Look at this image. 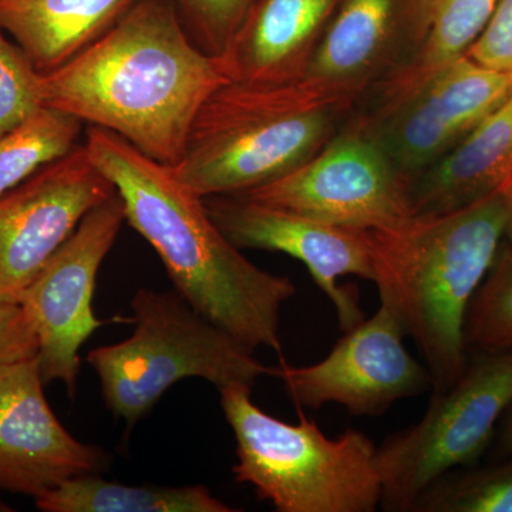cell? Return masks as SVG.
Here are the masks:
<instances>
[{
	"mask_svg": "<svg viewBox=\"0 0 512 512\" xmlns=\"http://www.w3.org/2000/svg\"><path fill=\"white\" fill-rule=\"evenodd\" d=\"M505 202H507V218H505L504 242L512 249V177L503 188Z\"/></svg>",
	"mask_w": 512,
	"mask_h": 512,
	"instance_id": "cell-29",
	"label": "cell"
},
{
	"mask_svg": "<svg viewBox=\"0 0 512 512\" xmlns=\"http://www.w3.org/2000/svg\"><path fill=\"white\" fill-rule=\"evenodd\" d=\"M342 0H252L217 57L231 82L285 84L305 74Z\"/></svg>",
	"mask_w": 512,
	"mask_h": 512,
	"instance_id": "cell-16",
	"label": "cell"
},
{
	"mask_svg": "<svg viewBox=\"0 0 512 512\" xmlns=\"http://www.w3.org/2000/svg\"><path fill=\"white\" fill-rule=\"evenodd\" d=\"M43 512H234L237 508L212 495L205 485H126L100 474L72 478L40 495Z\"/></svg>",
	"mask_w": 512,
	"mask_h": 512,
	"instance_id": "cell-20",
	"label": "cell"
},
{
	"mask_svg": "<svg viewBox=\"0 0 512 512\" xmlns=\"http://www.w3.org/2000/svg\"><path fill=\"white\" fill-rule=\"evenodd\" d=\"M225 82L217 57L194 42L173 0H137L96 42L43 74V104L174 165L198 110Z\"/></svg>",
	"mask_w": 512,
	"mask_h": 512,
	"instance_id": "cell-1",
	"label": "cell"
},
{
	"mask_svg": "<svg viewBox=\"0 0 512 512\" xmlns=\"http://www.w3.org/2000/svg\"><path fill=\"white\" fill-rule=\"evenodd\" d=\"M505 218L500 190L458 211L366 231L372 282L423 356L431 393L446 392L466 370L468 306L503 244Z\"/></svg>",
	"mask_w": 512,
	"mask_h": 512,
	"instance_id": "cell-3",
	"label": "cell"
},
{
	"mask_svg": "<svg viewBox=\"0 0 512 512\" xmlns=\"http://www.w3.org/2000/svg\"><path fill=\"white\" fill-rule=\"evenodd\" d=\"M512 93V73L463 56L416 92L350 120L375 140L407 183L448 153Z\"/></svg>",
	"mask_w": 512,
	"mask_h": 512,
	"instance_id": "cell-11",
	"label": "cell"
},
{
	"mask_svg": "<svg viewBox=\"0 0 512 512\" xmlns=\"http://www.w3.org/2000/svg\"><path fill=\"white\" fill-rule=\"evenodd\" d=\"M404 336L402 320L380 301L375 315L343 333L325 359L302 367L282 363L271 376L282 380L298 410L335 403L355 417H379L399 400L431 390L429 370L407 352Z\"/></svg>",
	"mask_w": 512,
	"mask_h": 512,
	"instance_id": "cell-10",
	"label": "cell"
},
{
	"mask_svg": "<svg viewBox=\"0 0 512 512\" xmlns=\"http://www.w3.org/2000/svg\"><path fill=\"white\" fill-rule=\"evenodd\" d=\"M137 0H0V28L42 74L113 28Z\"/></svg>",
	"mask_w": 512,
	"mask_h": 512,
	"instance_id": "cell-19",
	"label": "cell"
},
{
	"mask_svg": "<svg viewBox=\"0 0 512 512\" xmlns=\"http://www.w3.org/2000/svg\"><path fill=\"white\" fill-rule=\"evenodd\" d=\"M114 194L83 144L2 195L0 303H19L87 212Z\"/></svg>",
	"mask_w": 512,
	"mask_h": 512,
	"instance_id": "cell-12",
	"label": "cell"
},
{
	"mask_svg": "<svg viewBox=\"0 0 512 512\" xmlns=\"http://www.w3.org/2000/svg\"><path fill=\"white\" fill-rule=\"evenodd\" d=\"M204 201L212 220L235 247L282 252L301 261L335 306L343 333L365 320L357 286L338 281L348 275L373 281L366 231L336 227L242 195H215Z\"/></svg>",
	"mask_w": 512,
	"mask_h": 512,
	"instance_id": "cell-13",
	"label": "cell"
},
{
	"mask_svg": "<svg viewBox=\"0 0 512 512\" xmlns=\"http://www.w3.org/2000/svg\"><path fill=\"white\" fill-rule=\"evenodd\" d=\"M84 147L120 195L128 225L156 249L175 291L249 348L282 355L279 322L296 293L291 278L245 258L170 165L100 127L87 130Z\"/></svg>",
	"mask_w": 512,
	"mask_h": 512,
	"instance_id": "cell-2",
	"label": "cell"
},
{
	"mask_svg": "<svg viewBox=\"0 0 512 512\" xmlns=\"http://www.w3.org/2000/svg\"><path fill=\"white\" fill-rule=\"evenodd\" d=\"M37 338L19 303H0V363L37 355Z\"/></svg>",
	"mask_w": 512,
	"mask_h": 512,
	"instance_id": "cell-27",
	"label": "cell"
},
{
	"mask_svg": "<svg viewBox=\"0 0 512 512\" xmlns=\"http://www.w3.org/2000/svg\"><path fill=\"white\" fill-rule=\"evenodd\" d=\"M466 55L488 69L512 73V0H498L487 26Z\"/></svg>",
	"mask_w": 512,
	"mask_h": 512,
	"instance_id": "cell-26",
	"label": "cell"
},
{
	"mask_svg": "<svg viewBox=\"0 0 512 512\" xmlns=\"http://www.w3.org/2000/svg\"><path fill=\"white\" fill-rule=\"evenodd\" d=\"M126 221L120 195L87 212L20 298L37 338L43 382L76 392L80 349L104 325L93 311L97 274Z\"/></svg>",
	"mask_w": 512,
	"mask_h": 512,
	"instance_id": "cell-9",
	"label": "cell"
},
{
	"mask_svg": "<svg viewBox=\"0 0 512 512\" xmlns=\"http://www.w3.org/2000/svg\"><path fill=\"white\" fill-rule=\"evenodd\" d=\"M43 74L0 28V136L45 106Z\"/></svg>",
	"mask_w": 512,
	"mask_h": 512,
	"instance_id": "cell-24",
	"label": "cell"
},
{
	"mask_svg": "<svg viewBox=\"0 0 512 512\" xmlns=\"http://www.w3.org/2000/svg\"><path fill=\"white\" fill-rule=\"evenodd\" d=\"M134 332L114 345L90 350L107 409L128 429L146 417L163 394L190 377L217 386H254L272 367L254 349L185 301L177 291L138 289L131 299Z\"/></svg>",
	"mask_w": 512,
	"mask_h": 512,
	"instance_id": "cell-6",
	"label": "cell"
},
{
	"mask_svg": "<svg viewBox=\"0 0 512 512\" xmlns=\"http://www.w3.org/2000/svg\"><path fill=\"white\" fill-rule=\"evenodd\" d=\"M235 195L362 231L393 227L412 217L409 183L375 140L350 119L301 167Z\"/></svg>",
	"mask_w": 512,
	"mask_h": 512,
	"instance_id": "cell-8",
	"label": "cell"
},
{
	"mask_svg": "<svg viewBox=\"0 0 512 512\" xmlns=\"http://www.w3.org/2000/svg\"><path fill=\"white\" fill-rule=\"evenodd\" d=\"M412 0H342L301 82L355 107L402 64Z\"/></svg>",
	"mask_w": 512,
	"mask_h": 512,
	"instance_id": "cell-15",
	"label": "cell"
},
{
	"mask_svg": "<svg viewBox=\"0 0 512 512\" xmlns=\"http://www.w3.org/2000/svg\"><path fill=\"white\" fill-rule=\"evenodd\" d=\"M185 28L204 52L220 57L252 0H173Z\"/></svg>",
	"mask_w": 512,
	"mask_h": 512,
	"instance_id": "cell-25",
	"label": "cell"
},
{
	"mask_svg": "<svg viewBox=\"0 0 512 512\" xmlns=\"http://www.w3.org/2000/svg\"><path fill=\"white\" fill-rule=\"evenodd\" d=\"M494 457L501 458L512 454V403L498 424L494 437Z\"/></svg>",
	"mask_w": 512,
	"mask_h": 512,
	"instance_id": "cell-28",
	"label": "cell"
},
{
	"mask_svg": "<svg viewBox=\"0 0 512 512\" xmlns=\"http://www.w3.org/2000/svg\"><path fill=\"white\" fill-rule=\"evenodd\" d=\"M512 177V93L460 143L409 183L412 217L447 214L490 197Z\"/></svg>",
	"mask_w": 512,
	"mask_h": 512,
	"instance_id": "cell-17",
	"label": "cell"
},
{
	"mask_svg": "<svg viewBox=\"0 0 512 512\" xmlns=\"http://www.w3.org/2000/svg\"><path fill=\"white\" fill-rule=\"evenodd\" d=\"M251 386L221 387V407L237 443L232 467L239 484L252 485L278 512H373L382 501L376 446L349 429L330 439L299 410L289 424L251 399Z\"/></svg>",
	"mask_w": 512,
	"mask_h": 512,
	"instance_id": "cell-5",
	"label": "cell"
},
{
	"mask_svg": "<svg viewBox=\"0 0 512 512\" xmlns=\"http://www.w3.org/2000/svg\"><path fill=\"white\" fill-rule=\"evenodd\" d=\"M355 107L309 87L225 82L192 121L170 165L201 198L235 195L278 180L311 160L348 123Z\"/></svg>",
	"mask_w": 512,
	"mask_h": 512,
	"instance_id": "cell-4",
	"label": "cell"
},
{
	"mask_svg": "<svg viewBox=\"0 0 512 512\" xmlns=\"http://www.w3.org/2000/svg\"><path fill=\"white\" fill-rule=\"evenodd\" d=\"M83 121L42 106L0 136V197L74 150Z\"/></svg>",
	"mask_w": 512,
	"mask_h": 512,
	"instance_id": "cell-21",
	"label": "cell"
},
{
	"mask_svg": "<svg viewBox=\"0 0 512 512\" xmlns=\"http://www.w3.org/2000/svg\"><path fill=\"white\" fill-rule=\"evenodd\" d=\"M37 355L0 363V490L36 498L111 464L74 439L47 403Z\"/></svg>",
	"mask_w": 512,
	"mask_h": 512,
	"instance_id": "cell-14",
	"label": "cell"
},
{
	"mask_svg": "<svg viewBox=\"0 0 512 512\" xmlns=\"http://www.w3.org/2000/svg\"><path fill=\"white\" fill-rule=\"evenodd\" d=\"M12 511V508L9 507L8 504L5 503V501L0 498V512H8Z\"/></svg>",
	"mask_w": 512,
	"mask_h": 512,
	"instance_id": "cell-30",
	"label": "cell"
},
{
	"mask_svg": "<svg viewBox=\"0 0 512 512\" xmlns=\"http://www.w3.org/2000/svg\"><path fill=\"white\" fill-rule=\"evenodd\" d=\"M412 512H512V454L440 478Z\"/></svg>",
	"mask_w": 512,
	"mask_h": 512,
	"instance_id": "cell-22",
	"label": "cell"
},
{
	"mask_svg": "<svg viewBox=\"0 0 512 512\" xmlns=\"http://www.w3.org/2000/svg\"><path fill=\"white\" fill-rule=\"evenodd\" d=\"M498 0H412V29L399 67L357 104L360 116L403 100L448 64L466 56Z\"/></svg>",
	"mask_w": 512,
	"mask_h": 512,
	"instance_id": "cell-18",
	"label": "cell"
},
{
	"mask_svg": "<svg viewBox=\"0 0 512 512\" xmlns=\"http://www.w3.org/2000/svg\"><path fill=\"white\" fill-rule=\"evenodd\" d=\"M464 342L468 355L512 349V249L504 241L468 306Z\"/></svg>",
	"mask_w": 512,
	"mask_h": 512,
	"instance_id": "cell-23",
	"label": "cell"
},
{
	"mask_svg": "<svg viewBox=\"0 0 512 512\" xmlns=\"http://www.w3.org/2000/svg\"><path fill=\"white\" fill-rule=\"evenodd\" d=\"M511 403L512 349L470 355L466 370L450 389L431 393L419 423L376 446L380 507L412 512L420 495L440 478L477 466Z\"/></svg>",
	"mask_w": 512,
	"mask_h": 512,
	"instance_id": "cell-7",
	"label": "cell"
}]
</instances>
